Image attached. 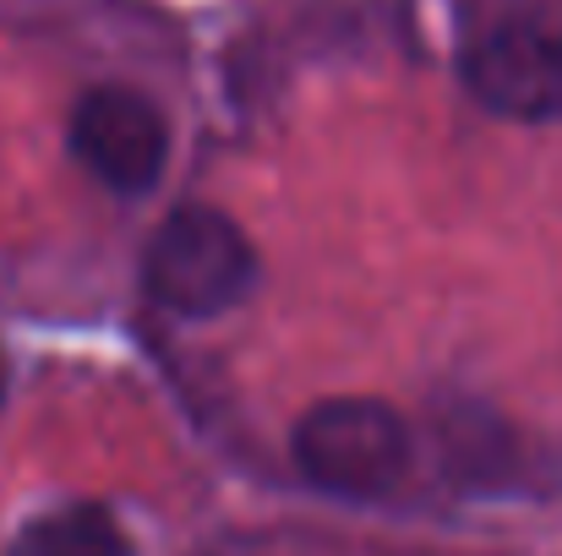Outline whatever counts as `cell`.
<instances>
[{"label":"cell","mask_w":562,"mask_h":556,"mask_svg":"<svg viewBox=\"0 0 562 556\" xmlns=\"http://www.w3.org/2000/svg\"><path fill=\"white\" fill-rule=\"evenodd\" d=\"M143 284L165 311L218 317L257 290V246L229 213L187 202L154 229Z\"/></svg>","instance_id":"cell-1"},{"label":"cell","mask_w":562,"mask_h":556,"mask_svg":"<svg viewBox=\"0 0 562 556\" xmlns=\"http://www.w3.org/2000/svg\"><path fill=\"white\" fill-rule=\"evenodd\" d=\"M415 442L393 404L345 393L323 398L295 420V464L317 491L334 497H387L409 475Z\"/></svg>","instance_id":"cell-2"},{"label":"cell","mask_w":562,"mask_h":556,"mask_svg":"<svg viewBox=\"0 0 562 556\" xmlns=\"http://www.w3.org/2000/svg\"><path fill=\"white\" fill-rule=\"evenodd\" d=\"M464 88L508 121L562 115V27L541 16H497L464 38Z\"/></svg>","instance_id":"cell-3"},{"label":"cell","mask_w":562,"mask_h":556,"mask_svg":"<svg viewBox=\"0 0 562 556\" xmlns=\"http://www.w3.org/2000/svg\"><path fill=\"white\" fill-rule=\"evenodd\" d=\"M66 148L99 185L143 196L170 164V121L137 88H88L71 110Z\"/></svg>","instance_id":"cell-4"},{"label":"cell","mask_w":562,"mask_h":556,"mask_svg":"<svg viewBox=\"0 0 562 556\" xmlns=\"http://www.w3.org/2000/svg\"><path fill=\"white\" fill-rule=\"evenodd\" d=\"M5 556H132V535L121 530V519L110 508L71 502V508H55V513L33 519L27 530H16Z\"/></svg>","instance_id":"cell-5"},{"label":"cell","mask_w":562,"mask_h":556,"mask_svg":"<svg viewBox=\"0 0 562 556\" xmlns=\"http://www.w3.org/2000/svg\"><path fill=\"white\" fill-rule=\"evenodd\" d=\"M0 398H5V361H0Z\"/></svg>","instance_id":"cell-6"}]
</instances>
